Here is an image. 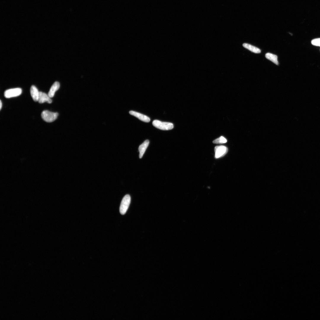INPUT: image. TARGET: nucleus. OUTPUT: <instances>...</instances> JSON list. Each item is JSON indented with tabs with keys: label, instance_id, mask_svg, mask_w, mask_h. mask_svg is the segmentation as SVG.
<instances>
[{
	"label": "nucleus",
	"instance_id": "obj_1",
	"mask_svg": "<svg viewBox=\"0 0 320 320\" xmlns=\"http://www.w3.org/2000/svg\"><path fill=\"white\" fill-rule=\"evenodd\" d=\"M152 124L156 128L162 130H171L174 127L173 124L172 123L162 122L157 120L153 121Z\"/></svg>",
	"mask_w": 320,
	"mask_h": 320
},
{
	"label": "nucleus",
	"instance_id": "obj_9",
	"mask_svg": "<svg viewBox=\"0 0 320 320\" xmlns=\"http://www.w3.org/2000/svg\"><path fill=\"white\" fill-rule=\"evenodd\" d=\"M60 87V84L58 82L55 81L53 83L48 93L49 97L51 98L54 96L55 92Z\"/></svg>",
	"mask_w": 320,
	"mask_h": 320
},
{
	"label": "nucleus",
	"instance_id": "obj_10",
	"mask_svg": "<svg viewBox=\"0 0 320 320\" xmlns=\"http://www.w3.org/2000/svg\"><path fill=\"white\" fill-rule=\"evenodd\" d=\"M30 92L33 100L35 102L38 101L39 92L36 87L34 85H32L31 87Z\"/></svg>",
	"mask_w": 320,
	"mask_h": 320
},
{
	"label": "nucleus",
	"instance_id": "obj_15",
	"mask_svg": "<svg viewBox=\"0 0 320 320\" xmlns=\"http://www.w3.org/2000/svg\"><path fill=\"white\" fill-rule=\"evenodd\" d=\"M0 110H1V107H2V103H1V100H0Z\"/></svg>",
	"mask_w": 320,
	"mask_h": 320
},
{
	"label": "nucleus",
	"instance_id": "obj_3",
	"mask_svg": "<svg viewBox=\"0 0 320 320\" xmlns=\"http://www.w3.org/2000/svg\"><path fill=\"white\" fill-rule=\"evenodd\" d=\"M131 201V197L129 194H127L123 198L119 208L120 214L123 215L127 212L129 206Z\"/></svg>",
	"mask_w": 320,
	"mask_h": 320
},
{
	"label": "nucleus",
	"instance_id": "obj_11",
	"mask_svg": "<svg viewBox=\"0 0 320 320\" xmlns=\"http://www.w3.org/2000/svg\"><path fill=\"white\" fill-rule=\"evenodd\" d=\"M243 46L254 53H260L261 52V50L260 49L250 44L244 43L243 44Z\"/></svg>",
	"mask_w": 320,
	"mask_h": 320
},
{
	"label": "nucleus",
	"instance_id": "obj_5",
	"mask_svg": "<svg viewBox=\"0 0 320 320\" xmlns=\"http://www.w3.org/2000/svg\"><path fill=\"white\" fill-rule=\"evenodd\" d=\"M214 151L215 157L217 159L224 156L228 152V149L225 146L219 145L215 147Z\"/></svg>",
	"mask_w": 320,
	"mask_h": 320
},
{
	"label": "nucleus",
	"instance_id": "obj_6",
	"mask_svg": "<svg viewBox=\"0 0 320 320\" xmlns=\"http://www.w3.org/2000/svg\"><path fill=\"white\" fill-rule=\"evenodd\" d=\"M129 113L130 115L136 117L143 121L149 122L150 121V119L149 117L139 113L132 111H130Z\"/></svg>",
	"mask_w": 320,
	"mask_h": 320
},
{
	"label": "nucleus",
	"instance_id": "obj_13",
	"mask_svg": "<svg viewBox=\"0 0 320 320\" xmlns=\"http://www.w3.org/2000/svg\"><path fill=\"white\" fill-rule=\"evenodd\" d=\"M227 142V140L224 137L221 136L215 140L213 141V143L216 144H222L225 143Z\"/></svg>",
	"mask_w": 320,
	"mask_h": 320
},
{
	"label": "nucleus",
	"instance_id": "obj_12",
	"mask_svg": "<svg viewBox=\"0 0 320 320\" xmlns=\"http://www.w3.org/2000/svg\"><path fill=\"white\" fill-rule=\"evenodd\" d=\"M265 57L277 65H279L278 57L275 55L270 53H267L265 55Z\"/></svg>",
	"mask_w": 320,
	"mask_h": 320
},
{
	"label": "nucleus",
	"instance_id": "obj_8",
	"mask_svg": "<svg viewBox=\"0 0 320 320\" xmlns=\"http://www.w3.org/2000/svg\"><path fill=\"white\" fill-rule=\"evenodd\" d=\"M149 141L148 140H147L139 146L138 148V150L139 152V157L140 158H141L142 157L149 145Z\"/></svg>",
	"mask_w": 320,
	"mask_h": 320
},
{
	"label": "nucleus",
	"instance_id": "obj_7",
	"mask_svg": "<svg viewBox=\"0 0 320 320\" xmlns=\"http://www.w3.org/2000/svg\"><path fill=\"white\" fill-rule=\"evenodd\" d=\"M38 101L40 103L45 102H47L48 103H52V100L48 94L41 92H39Z\"/></svg>",
	"mask_w": 320,
	"mask_h": 320
},
{
	"label": "nucleus",
	"instance_id": "obj_2",
	"mask_svg": "<svg viewBox=\"0 0 320 320\" xmlns=\"http://www.w3.org/2000/svg\"><path fill=\"white\" fill-rule=\"evenodd\" d=\"M58 115L57 113L52 112L47 110L43 111L41 113L42 119L47 122H51L54 121Z\"/></svg>",
	"mask_w": 320,
	"mask_h": 320
},
{
	"label": "nucleus",
	"instance_id": "obj_4",
	"mask_svg": "<svg viewBox=\"0 0 320 320\" xmlns=\"http://www.w3.org/2000/svg\"><path fill=\"white\" fill-rule=\"evenodd\" d=\"M22 90L20 88H15L7 90L4 92V96L6 98L15 97L20 95Z\"/></svg>",
	"mask_w": 320,
	"mask_h": 320
},
{
	"label": "nucleus",
	"instance_id": "obj_14",
	"mask_svg": "<svg viewBox=\"0 0 320 320\" xmlns=\"http://www.w3.org/2000/svg\"><path fill=\"white\" fill-rule=\"evenodd\" d=\"M311 43L313 45L320 47V38L313 39L311 41Z\"/></svg>",
	"mask_w": 320,
	"mask_h": 320
}]
</instances>
